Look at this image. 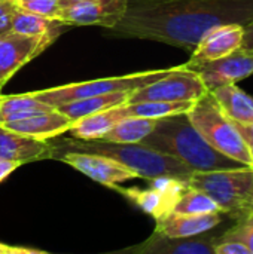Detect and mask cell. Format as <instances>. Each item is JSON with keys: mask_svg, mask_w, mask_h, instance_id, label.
I'll return each instance as SVG.
<instances>
[{"mask_svg": "<svg viewBox=\"0 0 253 254\" xmlns=\"http://www.w3.org/2000/svg\"><path fill=\"white\" fill-rule=\"evenodd\" d=\"M186 115L212 147L248 167L252 165L251 147L240 135L234 122L222 113L212 92L194 101Z\"/></svg>", "mask_w": 253, "mask_h": 254, "instance_id": "4", "label": "cell"}, {"mask_svg": "<svg viewBox=\"0 0 253 254\" xmlns=\"http://www.w3.org/2000/svg\"><path fill=\"white\" fill-rule=\"evenodd\" d=\"M0 33H3V31H0Z\"/></svg>", "mask_w": 253, "mask_h": 254, "instance_id": "38", "label": "cell"}, {"mask_svg": "<svg viewBox=\"0 0 253 254\" xmlns=\"http://www.w3.org/2000/svg\"><path fill=\"white\" fill-rule=\"evenodd\" d=\"M188 186L209 195L222 213L239 217L252 190L253 168L242 167L194 173L188 180Z\"/></svg>", "mask_w": 253, "mask_h": 254, "instance_id": "5", "label": "cell"}, {"mask_svg": "<svg viewBox=\"0 0 253 254\" xmlns=\"http://www.w3.org/2000/svg\"><path fill=\"white\" fill-rule=\"evenodd\" d=\"M69 27L70 25L64 24L63 21L46 18V16L37 15L34 12H28L19 7L12 19L10 30L15 33L27 34V36H43L49 33L61 34Z\"/></svg>", "mask_w": 253, "mask_h": 254, "instance_id": "23", "label": "cell"}, {"mask_svg": "<svg viewBox=\"0 0 253 254\" xmlns=\"http://www.w3.org/2000/svg\"><path fill=\"white\" fill-rule=\"evenodd\" d=\"M234 125L239 129L243 140L246 141V144L249 147H253V122H251V124H237V122H234Z\"/></svg>", "mask_w": 253, "mask_h": 254, "instance_id": "32", "label": "cell"}, {"mask_svg": "<svg viewBox=\"0 0 253 254\" xmlns=\"http://www.w3.org/2000/svg\"><path fill=\"white\" fill-rule=\"evenodd\" d=\"M130 116V112L127 109V104H121L98 113L88 115L85 118H81L72 124V127L67 129V135L73 138L81 140H98L103 138L104 134L122 118Z\"/></svg>", "mask_w": 253, "mask_h": 254, "instance_id": "18", "label": "cell"}, {"mask_svg": "<svg viewBox=\"0 0 253 254\" xmlns=\"http://www.w3.org/2000/svg\"><path fill=\"white\" fill-rule=\"evenodd\" d=\"M55 107L37 100L31 92L18 95H0V124L25 119L39 113L51 112Z\"/></svg>", "mask_w": 253, "mask_h": 254, "instance_id": "21", "label": "cell"}, {"mask_svg": "<svg viewBox=\"0 0 253 254\" xmlns=\"http://www.w3.org/2000/svg\"><path fill=\"white\" fill-rule=\"evenodd\" d=\"M245 25L243 24H224L207 31L198 45L191 51L189 61L185 63L186 68H194L198 64L219 60L236 51L243 45Z\"/></svg>", "mask_w": 253, "mask_h": 254, "instance_id": "13", "label": "cell"}, {"mask_svg": "<svg viewBox=\"0 0 253 254\" xmlns=\"http://www.w3.org/2000/svg\"><path fill=\"white\" fill-rule=\"evenodd\" d=\"M49 140H37L0 125V159L16 161L21 165L43 159H52Z\"/></svg>", "mask_w": 253, "mask_h": 254, "instance_id": "15", "label": "cell"}, {"mask_svg": "<svg viewBox=\"0 0 253 254\" xmlns=\"http://www.w3.org/2000/svg\"><path fill=\"white\" fill-rule=\"evenodd\" d=\"M251 156H252V165L251 167L253 168V147H251Z\"/></svg>", "mask_w": 253, "mask_h": 254, "instance_id": "35", "label": "cell"}, {"mask_svg": "<svg viewBox=\"0 0 253 254\" xmlns=\"http://www.w3.org/2000/svg\"><path fill=\"white\" fill-rule=\"evenodd\" d=\"M140 144L182 161L194 173L248 167L212 147L192 125L186 112L157 119L155 128Z\"/></svg>", "mask_w": 253, "mask_h": 254, "instance_id": "2", "label": "cell"}, {"mask_svg": "<svg viewBox=\"0 0 253 254\" xmlns=\"http://www.w3.org/2000/svg\"><path fill=\"white\" fill-rule=\"evenodd\" d=\"M21 164L16 161H6V159H0V183L3 180H6Z\"/></svg>", "mask_w": 253, "mask_h": 254, "instance_id": "31", "label": "cell"}, {"mask_svg": "<svg viewBox=\"0 0 253 254\" xmlns=\"http://www.w3.org/2000/svg\"><path fill=\"white\" fill-rule=\"evenodd\" d=\"M133 92L134 91H116V92L94 95V97H88V98H79V100H73L69 103H63V104L57 106L55 109L58 112L64 113L72 122H75L88 115L98 113V112L128 103V98Z\"/></svg>", "mask_w": 253, "mask_h": 254, "instance_id": "20", "label": "cell"}, {"mask_svg": "<svg viewBox=\"0 0 253 254\" xmlns=\"http://www.w3.org/2000/svg\"><path fill=\"white\" fill-rule=\"evenodd\" d=\"M69 4H72V0H25L19 3V7L46 18L57 19L58 12Z\"/></svg>", "mask_w": 253, "mask_h": 254, "instance_id": "26", "label": "cell"}, {"mask_svg": "<svg viewBox=\"0 0 253 254\" xmlns=\"http://www.w3.org/2000/svg\"><path fill=\"white\" fill-rule=\"evenodd\" d=\"M210 92L230 121L237 124L253 122V97L242 91L236 83L219 86Z\"/></svg>", "mask_w": 253, "mask_h": 254, "instance_id": "19", "label": "cell"}, {"mask_svg": "<svg viewBox=\"0 0 253 254\" xmlns=\"http://www.w3.org/2000/svg\"><path fill=\"white\" fill-rule=\"evenodd\" d=\"M245 214H253V186L251 193H249V198H248V201H246V204H245V208H243V211L240 213V216H245ZM240 216H239V217H240ZM236 219H237V217H236Z\"/></svg>", "mask_w": 253, "mask_h": 254, "instance_id": "34", "label": "cell"}, {"mask_svg": "<svg viewBox=\"0 0 253 254\" xmlns=\"http://www.w3.org/2000/svg\"><path fill=\"white\" fill-rule=\"evenodd\" d=\"M253 21V0H127L124 16L106 34L145 39L192 51L212 28Z\"/></svg>", "mask_w": 253, "mask_h": 254, "instance_id": "1", "label": "cell"}, {"mask_svg": "<svg viewBox=\"0 0 253 254\" xmlns=\"http://www.w3.org/2000/svg\"><path fill=\"white\" fill-rule=\"evenodd\" d=\"M222 214L224 213H209V214L170 213L155 222L157 225L154 231L170 238L192 237L203 232H209L213 228H216L224 220Z\"/></svg>", "mask_w": 253, "mask_h": 254, "instance_id": "16", "label": "cell"}, {"mask_svg": "<svg viewBox=\"0 0 253 254\" xmlns=\"http://www.w3.org/2000/svg\"><path fill=\"white\" fill-rule=\"evenodd\" d=\"M0 254H46V252L24 246H12L7 243H0Z\"/></svg>", "mask_w": 253, "mask_h": 254, "instance_id": "30", "label": "cell"}, {"mask_svg": "<svg viewBox=\"0 0 253 254\" xmlns=\"http://www.w3.org/2000/svg\"><path fill=\"white\" fill-rule=\"evenodd\" d=\"M174 67L163 68V70L140 71V73L125 74V76L78 82V83H69V85H63V86L33 91L31 94L37 100H40L52 107H57L63 103H69V101L79 100V98H88V97L116 92V91H136L139 88H143V86L158 80L160 77H164Z\"/></svg>", "mask_w": 253, "mask_h": 254, "instance_id": "6", "label": "cell"}, {"mask_svg": "<svg viewBox=\"0 0 253 254\" xmlns=\"http://www.w3.org/2000/svg\"><path fill=\"white\" fill-rule=\"evenodd\" d=\"M206 85L207 91H213L224 85L237 83L253 74V54L239 49L219 60L207 61L195 65L194 68Z\"/></svg>", "mask_w": 253, "mask_h": 254, "instance_id": "12", "label": "cell"}, {"mask_svg": "<svg viewBox=\"0 0 253 254\" xmlns=\"http://www.w3.org/2000/svg\"><path fill=\"white\" fill-rule=\"evenodd\" d=\"M75 1H84V0H72V3H75Z\"/></svg>", "mask_w": 253, "mask_h": 254, "instance_id": "36", "label": "cell"}, {"mask_svg": "<svg viewBox=\"0 0 253 254\" xmlns=\"http://www.w3.org/2000/svg\"><path fill=\"white\" fill-rule=\"evenodd\" d=\"M58 36V33L27 36L12 30L0 33V95L1 88L12 79V76L27 63L40 55L57 40Z\"/></svg>", "mask_w": 253, "mask_h": 254, "instance_id": "8", "label": "cell"}, {"mask_svg": "<svg viewBox=\"0 0 253 254\" xmlns=\"http://www.w3.org/2000/svg\"><path fill=\"white\" fill-rule=\"evenodd\" d=\"M16 1H18V4H19L21 1H25V0H16Z\"/></svg>", "mask_w": 253, "mask_h": 254, "instance_id": "37", "label": "cell"}, {"mask_svg": "<svg viewBox=\"0 0 253 254\" xmlns=\"http://www.w3.org/2000/svg\"><path fill=\"white\" fill-rule=\"evenodd\" d=\"M55 161H61L79 173L88 176L94 182L115 188L119 183L128 182L131 179H139V174L128 167L119 164L118 161L107 158L98 153H86V152H64L55 158Z\"/></svg>", "mask_w": 253, "mask_h": 254, "instance_id": "10", "label": "cell"}, {"mask_svg": "<svg viewBox=\"0 0 253 254\" xmlns=\"http://www.w3.org/2000/svg\"><path fill=\"white\" fill-rule=\"evenodd\" d=\"M171 213H179V214H209V213H222L218 204L204 192L194 189V188H186L177 202L173 207Z\"/></svg>", "mask_w": 253, "mask_h": 254, "instance_id": "25", "label": "cell"}, {"mask_svg": "<svg viewBox=\"0 0 253 254\" xmlns=\"http://www.w3.org/2000/svg\"><path fill=\"white\" fill-rule=\"evenodd\" d=\"M157 119L127 116L118 121L101 140L113 143H140L155 128Z\"/></svg>", "mask_w": 253, "mask_h": 254, "instance_id": "22", "label": "cell"}, {"mask_svg": "<svg viewBox=\"0 0 253 254\" xmlns=\"http://www.w3.org/2000/svg\"><path fill=\"white\" fill-rule=\"evenodd\" d=\"M72 121L57 109L45 113H39L25 119L12 121L6 124H0L6 127L7 129L16 131L19 134L37 138V140H51L57 138L67 132V129L72 127Z\"/></svg>", "mask_w": 253, "mask_h": 254, "instance_id": "17", "label": "cell"}, {"mask_svg": "<svg viewBox=\"0 0 253 254\" xmlns=\"http://www.w3.org/2000/svg\"><path fill=\"white\" fill-rule=\"evenodd\" d=\"M215 254H251L246 244L228 231L216 238Z\"/></svg>", "mask_w": 253, "mask_h": 254, "instance_id": "27", "label": "cell"}, {"mask_svg": "<svg viewBox=\"0 0 253 254\" xmlns=\"http://www.w3.org/2000/svg\"><path fill=\"white\" fill-rule=\"evenodd\" d=\"M52 144V159L64 152H86L98 153L118 161L139 174V179L155 177H176L189 180L194 171L182 161L143 146L140 143H113L106 140H81V138H61Z\"/></svg>", "mask_w": 253, "mask_h": 254, "instance_id": "3", "label": "cell"}, {"mask_svg": "<svg viewBox=\"0 0 253 254\" xmlns=\"http://www.w3.org/2000/svg\"><path fill=\"white\" fill-rule=\"evenodd\" d=\"M188 188V180L176 179V177H155L149 179L148 189H122L115 186L113 189L124 195L131 204L139 207L146 214L152 216L157 220L173 211L174 204Z\"/></svg>", "mask_w": 253, "mask_h": 254, "instance_id": "9", "label": "cell"}, {"mask_svg": "<svg viewBox=\"0 0 253 254\" xmlns=\"http://www.w3.org/2000/svg\"><path fill=\"white\" fill-rule=\"evenodd\" d=\"M125 104L130 112V116L161 119L166 116L188 112L192 107L194 101H139Z\"/></svg>", "mask_w": 253, "mask_h": 254, "instance_id": "24", "label": "cell"}, {"mask_svg": "<svg viewBox=\"0 0 253 254\" xmlns=\"http://www.w3.org/2000/svg\"><path fill=\"white\" fill-rule=\"evenodd\" d=\"M207 88L195 70L186 68L185 64L176 65L169 74L158 80L136 89L128 103L139 101H197Z\"/></svg>", "mask_w": 253, "mask_h": 254, "instance_id": "7", "label": "cell"}, {"mask_svg": "<svg viewBox=\"0 0 253 254\" xmlns=\"http://www.w3.org/2000/svg\"><path fill=\"white\" fill-rule=\"evenodd\" d=\"M236 220L237 223L228 232L240 238L249 249L251 254H253V214L240 216Z\"/></svg>", "mask_w": 253, "mask_h": 254, "instance_id": "28", "label": "cell"}, {"mask_svg": "<svg viewBox=\"0 0 253 254\" xmlns=\"http://www.w3.org/2000/svg\"><path fill=\"white\" fill-rule=\"evenodd\" d=\"M127 0H84L63 7L57 19L67 25H98L103 30L113 27L125 13Z\"/></svg>", "mask_w": 253, "mask_h": 254, "instance_id": "11", "label": "cell"}, {"mask_svg": "<svg viewBox=\"0 0 253 254\" xmlns=\"http://www.w3.org/2000/svg\"><path fill=\"white\" fill-rule=\"evenodd\" d=\"M242 49L253 54V21L245 25V39H243Z\"/></svg>", "mask_w": 253, "mask_h": 254, "instance_id": "33", "label": "cell"}, {"mask_svg": "<svg viewBox=\"0 0 253 254\" xmlns=\"http://www.w3.org/2000/svg\"><path fill=\"white\" fill-rule=\"evenodd\" d=\"M18 9L19 4L16 0H0V31L10 30L12 19Z\"/></svg>", "mask_w": 253, "mask_h": 254, "instance_id": "29", "label": "cell"}, {"mask_svg": "<svg viewBox=\"0 0 253 254\" xmlns=\"http://www.w3.org/2000/svg\"><path fill=\"white\" fill-rule=\"evenodd\" d=\"M216 235H209L207 232L183 237V238H170L158 232L140 243L139 246L128 247L121 250V253L134 254H215Z\"/></svg>", "mask_w": 253, "mask_h": 254, "instance_id": "14", "label": "cell"}]
</instances>
